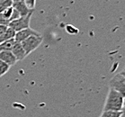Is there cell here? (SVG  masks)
I'll list each match as a JSON object with an SVG mask.
<instances>
[{"mask_svg":"<svg viewBox=\"0 0 125 117\" xmlns=\"http://www.w3.org/2000/svg\"><path fill=\"white\" fill-rule=\"evenodd\" d=\"M123 98L124 97L118 92L110 89L105 100L104 111L122 112V106H123Z\"/></svg>","mask_w":125,"mask_h":117,"instance_id":"1","label":"cell"},{"mask_svg":"<svg viewBox=\"0 0 125 117\" xmlns=\"http://www.w3.org/2000/svg\"><path fill=\"white\" fill-rule=\"evenodd\" d=\"M42 36L41 34L32 35V36H30L24 41H23L21 44L23 46L26 55H29L40 46L41 43H42Z\"/></svg>","mask_w":125,"mask_h":117,"instance_id":"2","label":"cell"},{"mask_svg":"<svg viewBox=\"0 0 125 117\" xmlns=\"http://www.w3.org/2000/svg\"><path fill=\"white\" fill-rule=\"evenodd\" d=\"M32 14H33V12H31V13L28 14L27 15L20 16L18 19H15V20L12 21L11 23L8 24L7 27L13 29L15 32L22 31L23 29L29 28V27H30V21H31Z\"/></svg>","mask_w":125,"mask_h":117,"instance_id":"3","label":"cell"},{"mask_svg":"<svg viewBox=\"0 0 125 117\" xmlns=\"http://www.w3.org/2000/svg\"><path fill=\"white\" fill-rule=\"evenodd\" d=\"M110 89L118 92L123 97H125V77L122 73H118L109 82Z\"/></svg>","mask_w":125,"mask_h":117,"instance_id":"4","label":"cell"},{"mask_svg":"<svg viewBox=\"0 0 125 117\" xmlns=\"http://www.w3.org/2000/svg\"><path fill=\"white\" fill-rule=\"evenodd\" d=\"M20 16V14L11 6L0 14V25L8 26V24L12 21L18 19Z\"/></svg>","mask_w":125,"mask_h":117,"instance_id":"5","label":"cell"},{"mask_svg":"<svg viewBox=\"0 0 125 117\" xmlns=\"http://www.w3.org/2000/svg\"><path fill=\"white\" fill-rule=\"evenodd\" d=\"M12 7L15 9L21 16L27 15L31 12H33V10H31L27 7L24 0H12Z\"/></svg>","mask_w":125,"mask_h":117,"instance_id":"6","label":"cell"},{"mask_svg":"<svg viewBox=\"0 0 125 117\" xmlns=\"http://www.w3.org/2000/svg\"><path fill=\"white\" fill-rule=\"evenodd\" d=\"M40 33L38 32L34 31L33 29L31 28H26L23 29L20 32H17L15 33V36H14V40L17 43H22L23 41H24L25 39H27L30 36H32V35H39Z\"/></svg>","mask_w":125,"mask_h":117,"instance_id":"7","label":"cell"},{"mask_svg":"<svg viewBox=\"0 0 125 117\" xmlns=\"http://www.w3.org/2000/svg\"><path fill=\"white\" fill-rule=\"evenodd\" d=\"M12 53L14 54V56L16 58L17 61H19V60H23L24 58L27 56L24 52V50H23V46L21 44V43H14V47L12 49Z\"/></svg>","mask_w":125,"mask_h":117,"instance_id":"8","label":"cell"},{"mask_svg":"<svg viewBox=\"0 0 125 117\" xmlns=\"http://www.w3.org/2000/svg\"><path fill=\"white\" fill-rule=\"evenodd\" d=\"M0 60L4 61L10 67L14 66L17 62L16 58L14 57L12 52H0Z\"/></svg>","mask_w":125,"mask_h":117,"instance_id":"9","label":"cell"},{"mask_svg":"<svg viewBox=\"0 0 125 117\" xmlns=\"http://www.w3.org/2000/svg\"><path fill=\"white\" fill-rule=\"evenodd\" d=\"M15 43L16 42L14 38V39H10V40H7L4 43H0V52H11Z\"/></svg>","mask_w":125,"mask_h":117,"instance_id":"10","label":"cell"},{"mask_svg":"<svg viewBox=\"0 0 125 117\" xmlns=\"http://www.w3.org/2000/svg\"><path fill=\"white\" fill-rule=\"evenodd\" d=\"M15 33H16V32H15L13 29L7 27L6 32L0 37V43H4V42H6V41H7V40H10V39H14V36H15Z\"/></svg>","mask_w":125,"mask_h":117,"instance_id":"11","label":"cell"},{"mask_svg":"<svg viewBox=\"0 0 125 117\" xmlns=\"http://www.w3.org/2000/svg\"><path fill=\"white\" fill-rule=\"evenodd\" d=\"M122 112L114 111H103L102 114L99 117H121Z\"/></svg>","mask_w":125,"mask_h":117,"instance_id":"12","label":"cell"},{"mask_svg":"<svg viewBox=\"0 0 125 117\" xmlns=\"http://www.w3.org/2000/svg\"><path fill=\"white\" fill-rule=\"evenodd\" d=\"M9 69H10V66L7 65L6 63H5L2 60H0V77L6 74L9 70Z\"/></svg>","mask_w":125,"mask_h":117,"instance_id":"13","label":"cell"},{"mask_svg":"<svg viewBox=\"0 0 125 117\" xmlns=\"http://www.w3.org/2000/svg\"><path fill=\"white\" fill-rule=\"evenodd\" d=\"M27 7L31 10H33L35 7V3H36V0H24Z\"/></svg>","mask_w":125,"mask_h":117,"instance_id":"14","label":"cell"},{"mask_svg":"<svg viewBox=\"0 0 125 117\" xmlns=\"http://www.w3.org/2000/svg\"><path fill=\"white\" fill-rule=\"evenodd\" d=\"M6 29H7V26H5V25H0V37L2 36V35L6 32Z\"/></svg>","mask_w":125,"mask_h":117,"instance_id":"15","label":"cell"},{"mask_svg":"<svg viewBox=\"0 0 125 117\" xmlns=\"http://www.w3.org/2000/svg\"><path fill=\"white\" fill-rule=\"evenodd\" d=\"M122 111L125 112V97L123 98V106H122Z\"/></svg>","mask_w":125,"mask_h":117,"instance_id":"16","label":"cell"},{"mask_svg":"<svg viewBox=\"0 0 125 117\" xmlns=\"http://www.w3.org/2000/svg\"><path fill=\"white\" fill-rule=\"evenodd\" d=\"M121 117H125V112L122 111V115H121Z\"/></svg>","mask_w":125,"mask_h":117,"instance_id":"17","label":"cell"},{"mask_svg":"<svg viewBox=\"0 0 125 117\" xmlns=\"http://www.w3.org/2000/svg\"><path fill=\"white\" fill-rule=\"evenodd\" d=\"M121 73H122V74L125 77V71H122V72H121Z\"/></svg>","mask_w":125,"mask_h":117,"instance_id":"18","label":"cell"},{"mask_svg":"<svg viewBox=\"0 0 125 117\" xmlns=\"http://www.w3.org/2000/svg\"><path fill=\"white\" fill-rule=\"evenodd\" d=\"M3 1H5V0H0V3H1V2H3Z\"/></svg>","mask_w":125,"mask_h":117,"instance_id":"19","label":"cell"},{"mask_svg":"<svg viewBox=\"0 0 125 117\" xmlns=\"http://www.w3.org/2000/svg\"><path fill=\"white\" fill-rule=\"evenodd\" d=\"M123 71H125V67H124V70H123Z\"/></svg>","mask_w":125,"mask_h":117,"instance_id":"20","label":"cell"}]
</instances>
